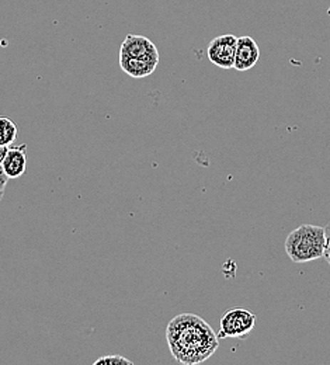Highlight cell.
Wrapping results in <instances>:
<instances>
[{
	"label": "cell",
	"mask_w": 330,
	"mask_h": 365,
	"mask_svg": "<svg viewBox=\"0 0 330 365\" xmlns=\"http://www.w3.org/2000/svg\"><path fill=\"white\" fill-rule=\"evenodd\" d=\"M259 58H260V48L252 37L243 36L237 38L234 69L237 72H246L257 63Z\"/></svg>",
	"instance_id": "cell-5"
},
{
	"label": "cell",
	"mask_w": 330,
	"mask_h": 365,
	"mask_svg": "<svg viewBox=\"0 0 330 365\" xmlns=\"http://www.w3.org/2000/svg\"><path fill=\"white\" fill-rule=\"evenodd\" d=\"M325 235H326V246H325V255H324V257L326 259L328 264H330V221L329 224L325 227Z\"/></svg>",
	"instance_id": "cell-11"
},
{
	"label": "cell",
	"mask_w": 330,
	"mask_h": 365,
	"mask_svg": "<svg viewBox=\"0 0 330 365\" xmlns=\"http://www.w3.org/2000/svg\"><path fill=\"white\" fill-rule=\"evenodd\" d=\"M159 56H150V58H128V56H120V66L121 69L131 78L142 79L146 76H150L155 69L158 68Z\"/></svg>",
	"instance_id": "cell-8"
},
{
	"label": "cell",
	"mask_w": 330,
	"mask_h": 365,
	"mask_svg": "<svg viewBox=\"0 0 330 365\" xmlns=\"http://www.w3.org/2000/svg\"><path fill=\"white\" fill-rule=\"evenodd\" d=\"M256 315L244 308H232L224 314L220 322V339H243L254 327Z\"/></svg>",
	"instance_id": "cell-3"
},
{
	"label": "cell",
	"mask_w": 330,
	"mask_h": 365,
	"mask_svg": "<svg viewBox=\"0 0 330 365\" xmlns=\"http://www.w3.org/2000/svg\"><path fill=\"white\" fill-rule=\"evenodd\" d=\"M166 339L175 360L186 365L207 361L220 347V337L212 327L192 314H183L170 320Z\"/></svg>",
	"instance_id": "cell-1"
},
{
	"label": "cell",
	"mask_w": 330,
	"mask_h": 365,
	"mask_svg": "<svg viewBox=\"0 0 330 365\" xmlns=\"http://www.w3.org/2000/svg\"><path fill=\"white\" fill-rule=\"evenodd\" d=\"M9 180H10V178L4 173V170H3V168H1V165H0V191H4L6 184H7Z\"/></svg>",
	"instance_id": "cell-12"
},
{
	"label": "cell",
	"mask_w": 330,
	"mask_h": 365,
	"mask_svg": "<svg viewBox=\"0 0 330 365\" xmlns=\"http://www.w3.org/2000/svg\"><path fill=\"white\" fill-rule=\"evenodd\" d=\"M237 37L225 34L214 38L207 48L208 59L221 69H232L235 65Z\"/></svg>",
	"instance_id": "cell-4"
},
{
	"label": "cell",
	"mask_w": 330,
	"mask_h": 365,
	"mask_svg": "<svg viewBox=\"0 0 330 365\" xmlns=\"http://www.w3.org/2000/svg\"><path fill=\"white\" fill-rule=\"evenodd\" d=\"M120 56L150 58V56H159V52L155 44L146 37L128 34L121 44Z\"/></svg>",
	"instance_id": "cell-7"
},
{
	"label": "cell",
	"mask_w": 330,
	"mask_h": 365,
	"mask_svg": "<svg viewBox=\"0 0 330 365\" xmlns=\"http://www.w3.org/2000/svg\"><path fill=\"white\" fill-rule=\"evenodd\" d=\"M284 246L288 257L297 264L318 260L325 255V228L316 225H301L287 236Z\"/></svg>",
	"instance_id": "cell-2"
},
{
	"label": "cell",
	"mask_w": 330,
	"mask_h": 365,
	"mask_svg": "<svg viewBox=\"0 0 330 365\" xmlns=\"http://www.w3.org/2000/svg\"><path fill=\"white\" fill-rule=\"evenodd\" d=\"M27 145L9 146L7 153L1 162L4 173L10 179H19L26 173L27 168Z\"/></svg>",
	"instance_id": "cell-6"
},
{
	"label": "cell",
	"mask_w": 330,
	"mask_h": 365,
	"mask_svg": "<svg viewBox=\"0 0 330 365\" xmlns=\"http://www.w3.org/2000/svg\"><path fill=\"white\" fill-rule=\"evenodd\" d=\"M17 138V127L9 117H0V146H11Z\"/></svg>",
	"instance_id": "cell-9"
},
{
	"label": "cell",
	"mask_w": 330,
	"mask_h": 365,
	"mask_svg": "<svg viewBox=\"0 0 330 365\" xmlns=\"http://www.w3.org/2000/svg\"><path fill=\"white\" fill-rule=\"evenodd\" d=\"M3 195H4V191H0V201H1V198H3Z\"/></svg>",
	"instance_id": "cell-14"
},
{
	"label": "cell",
	"mask_w": 330,
	"mask_h": 365,
	"mask_svg": "<svg viewBox=\"0 0 330 365\" xmlns=\"http://www.w3.org/2000/svg\"><path fill=\"white\" fill-rule=\"evenodd\" d=\"M7 149H9V146H0V165H1V162L6 156V153H7Z\"/></svg>",
	"instance_id": "cell-13"
},
{
	"label": "cell",
	"mask_w": 330,
	"mask_h": 365,
	"mask_svg": "<svg viewBox=\"0 0 330 365\" xmlns=\"http://www.w3.org/2000/svg\"><path fill=\"white\" fill-rule=\"evenodd\" d=\"M95 365H133V361L123 356L108 354V356H104V357L96 360Z\"/></svg>",
	"instance_id": "cell-10"
}]
</instances>
